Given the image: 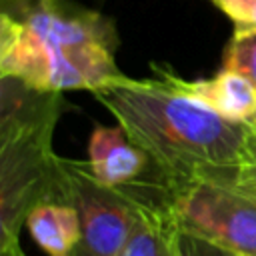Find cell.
<instances>
[{
	"mask_svg": "<svg viewBox=\"0 0 256 256\" xmlns=\"http://www.w3.org/2000/svg\"><path fill=\"white\" fill-rule=\"evenodd\" d=\"M92 94L146 152L164 184L198 178L234 184L248 122L216 114L160 72L152 80L122 76Z\"/></svg>",
	"mask_w": 256,
	"mask_h": 256,
	"instance_id": "6da1fadb",
	"label": "cell"
},
{
	"mask_svg": "<svg viewBox=\"0 0 256 256\" xmlns=\"http://www.w3.org/2000/svg\"><path fill=\"white\" fill-rule=\"evenodd\" d=\"M234 24V34L256 32V0H210Z\"/></svg>",
	"mask_w": 256,
	"mask_h": 256,
	"instance_id": "7c38bea8",
	"label": "cell"
},
{
	"mask_svg": "<svg viewBox=\"0 0 256 256\" xmlns=\"http://www.w3.org/2000/svg\"><path fill=\"white\" fill-rule=\"evenodd\" d=\"M64 108L62 92L0 76V252L20 244V228L32 208L68 204L66 158L52 148Z\"/></svg>",
	"mask_w": 256,
	"mask_h": 256,
	"instance_id": "3957f363",
	"label": "cell"
},
{
	"mask_svg": "<svg viewBox=\"0 0 256 256\" xmlns=\"http://www.w3.org/2000/svg\"><path fill=\"white\" fill-rule=\"evenodd\" d=\"M148 164L146 152L132 142L120 124H94L88 140L86 168L98 184L108 188L128 186L140 178Z\"/></svg>",
	"mask_w": 256,
	"mask_h": 256,
	"instance_id": "8992f818",
	"label": "cell"
},
{
	"mask_svg": "<svg viewBox=\"0 0 256 256\" xmlns=\"http://www.w3.org/2000/svg\"><path fill=\"white\" fill-rule=\"evenodd\" d=\"M156 68V66H154ZM162 76H166L176 88L204 102L216 114L234 120L248 122L256 112V84H252L246 76L230 70H220L212 78L202 80H184L170 70L156 68Z\"/></svg>",
	"mask_w": 256,
	"mask_h": 256,
	"instance_id": "ba28073f",
	"label": "cell"
},
{
	"mask_svg": "<svg viewBox=\"0 0 256 256\" xmlns=\"http://www.w3.org/2000/svg\"><path fill=\"white\" fill-rule=\"evenodd\" d=\"M222 68L238 72L256 84V32L232 34L224 50Z\"/></svg>",
	"mask_w": 256,
	"mask_h": 256,
	"instance_id": "30bf717a",
	"label": "cell"
},
{
	"mask_svg": "<svg viewBox=\"0 0 256 256\" xmlns=\"http://www.w3.org/2000/svg\"><path fill=\"white\" fill-rule=\"evenodd\" d=\"M104 14L64 0H2L0 76L46 90H98L124 74Z\"/></svg>",
	"mask_w": 256,
	"mask_h": 256,
	"instance_id": "7a4b0ae2",
	"label": "cell"
},
{
	"mask_svg": "<svg viewBox=\"0 0 256 256\" xmlns=\"http://www.w3.org/2000/svg\"><path fill=\"white\" fill-rule=\"evenodd\" d=\"M234 186L256 200V130L250 128L236 168V180Z\"/></svg>",
	"mask_w": 256,
	"mask_h": 256,
	"instance_id": "8fae6325",
	"label": "cell"
},
{
	"mask_svg": "<svg viewBox=\"0 0 256 256\" xmlns=\"http://www.w3.org/2000/svg\"><path fill=\"white\" fill-rule=\"evenodd\" d=\"M0 256H26V254L22 252V248H20V244H18V246H12V248H8V250H2Z\"/></svg>",
	"mask_w": 256,
	"mask_h": 256,
	"instance_id": "5bb4252c",
	"label": "cell"
},
{
	"mask_svg": "<svg viewBox=\"0 0 256 256\" xmlns=\"http://www.w3.org/2000/svg\"><path fill=\"white\" fill-rule=\"evenodd\" d=\"M178 228L234 256H256V200L234 184L198 178L168 186L158 180Z\"/></svg>",
	"mask_w": 256,
	"mask_h": 256,
	"instance_id": "277c9868",
	"label": "cell"
},
{
	"mask_svg": "<svg viewBox=\"0 0 256 256\" xmlns=\"http://www.w3.org/2000/svg\"><path fill=\"white\" fill-rule=\"evenodd\" d=\"M182 246H184V252L186 256H234L214 244H208L200 238H194V236H186L182 234Z\"/></svg>",
	"mask_w": 256,
	"mask_h": 256,
	"instance_id": "4fadbf2b",
	"label": "cell"
},
{
	"mask_svg": "<svg viewBox=\"0 0 256 256\" xmlns=\"http://www.w3.org/2000/svg\"><path fill=\"white\" fill-rule=\"evenodd\" d=\"M248 124H250V128H254V130H256V112L252 114V118L248 120Z\"/></svg>",
	"mask_w": 256,
	"mask_h": 256,
	"instance_id": "9a60e30c",
	"label": "cell"
},
{
	"mask_svg": "<svg viewBox=\"0 0 256 256\" xmlns=\"http://www.w3.org/2000/svg\"><path fill=\"white\" fill-rule=\"evenodd\" d=\"M24 226L48 256H72L80 240V218L72 204L42 202L32 208Z\"/></svg>",
	"mask_w": 256,
	"mask_h": 256,
	"instance_id": "9c48e42d",
	"label": "cell"
},
{
	"mask_svg": "<svg viewBox=\"0 0 256 256\" xmlns=\"http://www.w3.org/2000/svg\"><path fill=\"white\" fill-rule=\"evenodd\" d=\"M68 204L78 210L80 240L72 256H118L126 244L144 198L142 184L122 188L98 184L86 162L66 158Z\"/></svg>",
	"mask_w": 256,
	"mask_h": 256,
	"instance_id": "5b68a950",
	"label": "cell"
},
{
	"mask_svg": "<svg viewBox=\"0 0 256 256\" xmlns=\"http://www.w3.org/2000/svg\"><path fill=\"white\" fill-rule=\"evenodd\" d=\"M142 190L136 224L118 256H186L182 232L162 198L160 184H142Z\"/></svg>",
	"mask_w": 256,
	"mask_h": 256,
	"instance_id": "52a82bcc",
	"label": "cell"
}]
</instances>
